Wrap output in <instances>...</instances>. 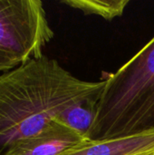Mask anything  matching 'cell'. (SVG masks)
<instances>
[{"mask_svg": "<svg viewBox=\"0 0 154 155\" xmlns=\"http://www.w3.org/2000/svg\"><path fill=\"white\" fill-rule=\"evenodd\" d=\"M104 84V80H80L44 55L0 74V155L41 132L68 107L100 95Z\"/></svg>", "mask_w": 154, "mask_h": 155, "instance_id": "cell-1", "label": "cell"}, {"mask_svg": "<svg viewBox=\"0 0 154 155\" xmlns=\"http://www.w3.org/2000/svg\"><path fill=\"white\" fill-rule=\"evenodd\" d=\"M100 95L84 99L68 107L54 120L68 126L81 136L87 139L88 134L96 117Z\"/></svg>", "mask_w": 154, "mask_h": 155, "instance_id": "cell-6", "label": "cell"}, {"mask_svg": "<svg viewBox=\"0 0 154 155\" xmlns=\"http://www.w3.org/2000/svg\"><path fill=\"white\" fill-rule=\"evenodd\" d=\"M104 81L87 139L101 141L154 132V36Z\"/></svg>", "mask_w": 154, "mask_h": 155, "instance_id": "cell-2", "label": "cell"}, {"mask_svg": "<svg viewBox=\"0 0 154 155\" xmlns=\"http://www.w3.org/2000/svg\"><path fill=\"white\" fill-rule=\"evenodd\" d=\"M54 37L40 0H0V50L24 64L38 59Z\"/></svg>", "mask_w": 154, "mask_h": 155, "instance_id": "cell-3", "label": "cell"}, {"mask_svg": "<svg viewBox=\"0 0 154 155\" xmlns=\"http://www.w3.org/2000/svg\"><path fill=\"white\" fill-rule=\"evenodd\" d=\"M154 153V132L106 139L87 140L60 155H150Z\"/></svg>", "mask_w": 154, "mask_h": 155, "instance_id": "cell-5", "label": "cell"}, {"mask_svg": "<svg viewBox=\"0 0 154 155\" xmlns=\"http://www.w3.org/2000/svg\"><path fill=\"white\" fill-rule=\"evenodd\" d=\"M87 139L53 120L41 132L21 140L7 155H60Z\"/></svg>", "mask_w": 154, "mask_h": 155, "instance_id": "cell-4", "label": "cell"}, {"mask_svg": "<svg viewBox=\"0 0 154 155\" xmlns=\"http://www.w3.org/2000/svg\"><path fill=\"white\" fill-rule=\"evenodd\" d=\"M129 0H65L62 4L83 11L85 15H96L106 20L121 16Z\"/></svg>", "mask_w": 154, "mask_h": 155, "instance_id": "cell-7", "label": "cell"}, {"mask_svg": "<svg viewBox=\"0 0 154 155\" xmlns=\"http://www.w3.org/2000/svg\"><path fill=\"white\" fill-rule=\"evenodd\" d=\"M20 64L12 55L0 50V73H5L17 67Z\"/></svg>", "mask_w": 154, "mask_h": 155, "instance_id": "cell-8", "label": "cell"}, {"mask_svg": "<svg viewBox=\"0 0 154 155\" xmlns=\"http://www.w3.org/2000/svg\"><path fill=\"white\" fill-rule=\"evenodd\" d=\"M150 155H154V153H152V154H150Z\"/></svg>", "mask_w": 154, "mask_h": 155, "instance_id": "cell-9", "label": "cell"}]
</instances>
